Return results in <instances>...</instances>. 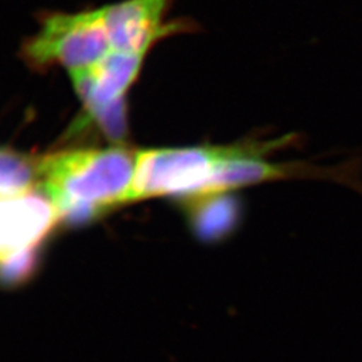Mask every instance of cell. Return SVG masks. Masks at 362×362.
<instances>
[{
    "mask_svg": "<svg viewBox=\"0 0 362 362\" xmlns=\"http://www.w3.org/2000/svg\"><path fill=\"white\" fill-rule=\"evenodd\" d=\"M137 153L125 148L82 149L47 156L37 163L43 188L69 223H85L130 202Z\"/></svg>",
    "mask_w": 362,
    "mask_h": 362,
    "instance_id": "2",
    "label": "cell"
},
{
    "mask_svg": "<svg viewBox=\"0 0 362 362\" xmlns=\"http://www.w3.org/2000/svg\"><path fill=\"white\" fill-rule=\"evenodd\" d=\"M38 248L13 255L0 262V284L6 286L19 285L30 278L37 267Z\"/></svg>",
    "mask_w": 362,
    "mask_h": 362,
    "instance_id": "9",
    "label": "cell"
},
{
    "mask_svg": "<svg viewBox=\"0 0 362 362\" xmlns=\"http://www.w3.org/2000/svg\"><path fill=\"white\" fill-rule=\"evenodd\" d=\"M145 52H113L95 65L71 71L79 97L89 110L122 98L143 64Z\"/></svg>",
    "mask_w": 362,
    "mask_h": 362,
    "instance_id": "6",
    "label": "cell"
},
{
    "mask_svg": "<svg viewBox=\"0 0 362 362\" xmlns=\"http://www.w3.org/2000/svg\"><path fill=\"white\" fill-rule=\"evenodd\" d=\"M1 196H6V194H0V197H1Z\"/></svg>",
    "mask_w": 362,
    "mask_h": 362,
    "instance_id": "10",
    "label": "cell"
},
{
    "mask_svg": "<svg viewBox=\"0 0 362 362\" xmlns=\"http://www.w3.org/2000/svg\"><path fill=\"white\" fill-rule=\"evenodd\" d=\"M100 128L104 130L105 134L116 141H121L127 134V105L124 97L117 100L112 104L105 105L103 107L89 110Z\"/></svg>",
    "mask_w": 362,
    "mask_h": 362,
    "instance_id": "8",
    "label": "cell"
},
{
    "mask_svg": "<svg viewBox=\"0 0 362 362\" xmlns=\"http://www.w3.org/2000/svg\"><path fill=\"white\" fill-rule=\"evenodd\" d=\"M61 220L52 199L39 191L0 197V262L38 248Z\"/></svg>",
    "mask_w": 362,
    "mask_h": 362,
    "instance_id": "4",
    "label": "cell"
},
{
    "mask_svg": "<svg viewBox=\"0 0 362 362\" xmlns=\"http://www.w3.org/2000/svg\"><path fill=\"white\" fill-rule=\"evenodd\" d=\"M110 40L103 8L79 13H52L25 45V57L37 67L61 65L77 71L109 54Z\"/></svg>",
    "mask_w": 362,
    "mask_h": 362,
    "instance_id": "3",
    "label": "cell"
},
{
    "mask_svg": "<svg viewBox=\"0 0 362 362\" xmlns=\"http://www.w3.org/2000/svg\"><path fill=\"white\" fill-rule=\"evenodd\" d=\"M38 179L37 164L23 156L0 151V194H21L31 189Z\"/></svg>",
    "mask_w": 362,
    "mask_h": 362,
    "instance_id": "7",
    "label": "cell"
},
{
    "mask_svg": "<svg viewBox=\"0 0 362 362\" xmlns=\"http://www.w3.org/2000/svg\"><path fill=\"white\" fill-rule=\"evenodd\" d=\"M285 140L227 146L149 149L137 153L130 202L175 196L187 203L228 196L264 181L294 177L302 167L274 163L269 156Z\"/></svg>",
    "mask_w": 362,
    "mask_h": 362,
    "instance_id": "1",
    "label": "cell"
},
{
    "mask_svg": "<svg viewBox=\"0 0 362 362\" xmlns=\"http://www.w3.org/2000/svg\"><path fill=\"white\" fill-rule=\"evenodd\" d=\"M170 0H125L103 8L105 26L115 52H146L157 39L182 30L165 25Z\"/></svg>",
    "mask_w": 362,
    "mask_h": 362,
    "instance_id": "5",
    "label": "cell"
}]
</instances>
